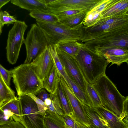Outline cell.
<instances>
[{
	"label": "cell",
	"instance_id": "cell-34",
	"mask_svg": "<svg viewBox=\"0 0 128 128\" xmlns=\"http://www.w3.org/2000/svg\"><path fill=\"white\" fill-rule=\"evenodd\" d=\"M94 11L92 12H90L89 13L86 18V22L87 23H90V22H92L93 19Z\"/></svg>",
	"mask_w": 128,
	"mask_h": 128
},
{
	"label": "cell",
	"instance_id": "cell-17",
	"mask_svg": "<svg viewBox=\"0 0 128 128\" xmlns=\"http://www.w3.org/2000/svg\"><path fill=\"white\" fill-rule=\"evenodd\" d=\"M64 80L74 95L82 104L92 107V102L87 94L82 90L66 73V77Z\"/></svg>",
	"mask_w": 128,
	"mask_h": 128
},
{
	"label": "cell",
	"instance_id": "cell-16",
	"mask_svg": "<svg viewBox=\"0 0 128 128\" xmlns=\"http://www.w3.org/2000/svg\"><path fill=\"white\" fill-rule=\"evenodd\" d=\"M0 108L12 120L21 122L20 102L18 97H16Z\"/></svg>",
	"mask_w": 128,
	"mask_h": 128
},
{
	"label": "cell",
	"instance_id": "cell-29",
	"mask_svg": "<svg viewBox=\"0 0 128 128\" xmlns=\"http://www.w3.org/2000/svg\"><path fill=\"white\" fill-rule=\"evenodd\" d=\"M31 97L36 103L39 111L42 113L46 114V112L48 110V107L45 104L44 102L38 98L33 94H28Z\"/></svg>",
	"mask_w": 128,
	"mask_h": 128
},
{
	"label": "cell",
	"instance_id": "cell-10",
	"mask_svg": "<svg viewBox=\"0 0 128 128\" xmlns=\"http://www.w3.org/2000/svg\"><path fill=\"white\" fill-rule=\"evenodd\" d=\"M30 64L42 82L55 64L49 51L48 46Z\"/></svg>",
	"mask_w": 128,
	"mask_h": 128
},
{
	"label": "cell",
	"instance_id": "cell-43",
	"mask_svg": "<svg viewBox=\"0 0 128 128\" xmlns=\"http://www.w3.org/2000/svg\"><path fill=\"white\" fill-rule=\"evenodd\" d=\"M124 3H125L124 2H120L118 3L114 6L115 8L117 10Z\"/></svg>",
	"mask_w": 128,
	"mask_h": 128
},
{
	"label": "cell",
	"instance_id": "cell-31",
	"mask_svg": "<svg viewBox=\"0 0 128 128\" xmlns=\"http://www.w3.org/2000/svg\"><path fill=\"white\" fill-rule=\"evenodd\" d=\"M66 128H74V120L71 117L66 114L62 116Z\"/></svg>",
	"mask_w": 128,
	"mask_h": 128
},
{
	"label": "cell",
	"instance_id": "cell-39",
	"mask_svg": "<svg viewBox=\"0 0 128 128\" xmlns=\"http://www.w3.org/2000/svg\"><path fill=\"white\" fill-rule=\"evenodd\" d=\"M111 25L104 24H103L100 28L101 29L104 30H108L110 29V27L111 26Z\"/></svg>",
	"mask_w": 128,
	"mask_h": 128
},
{
	"label": "cell",
	"instance_id": "cell-25",
	"mask_svg": "<svg viewBox=\"0 0 128 128\" xmlns=\"http://www.w3.org/2000/svg\"><path fill=\"white\" fill-rule=\"evenodd\" d=\"M17 20L14 16H11L6 11H0V22L3 26L5 24L14 23Z\"/></svg>",
	"mask_w": 128,
	"mask_h": 128
},
{
	"label": "cell",
	"instance_id": "cell-2",
	"mask_svg": "<svg viewBox=\"0 0 128 128\" xmlns=\"http://www.w3.org/2000/svg\"><path fill=\"white\" fill-rule=\"evenodd\" d=\"M74 58L86 82L92 85L106 74L109 64L96 52L83 47L80 48Z\"/></svg>",
	"mask_w": 128,
	"mask_h": 128
},
{
	"label": "cell",
	"instance_id": "cell-40",
	"mask_svg": "<svg viewBox=\"0 0 128 128\" xmlns=\"http://www.w3.org/2000/svg\"><path fill=\"white\" fill-rule=\"evenodd\" d=\"M128 2H125L124 3L122 6L118 9V10H122L125 9L126 8H128Z\"/></svg>",
	"mask_w": 128,
	"mask_h": 128
},
{
	"label": "cell",
	"instance_id": "cell-41",
	"mask_svg": "<svg viewBox=\"0 0 128 128\" xmlns=\"http://www.w3.org/2000/svg\"><path fill=\"white\" fill-rule=\"evenodd\" d=\"M45 104L48 106H49L52 103V100L49 98L46 99L44 101Z\"/></svg>",
	"mask_w": 128,
	"mask_h": 128
},
{
	"label": "cell",
	"instance_id": "cell-20",
	"mask_svg": "<svg viewBox=\"0 0 128 128\" xmlns=\"http://www.w3.org/2000/svg\"><path fill=\"white\" fill-rule=\"evenodd\" d=\"M29 14L36 21L40 22L53 23L59 21L56 15L48 11L37 10L30 12Z\"/></svg>",
	"mask_w": 128,
	"mask_h": 128
},
{
	"label": "cell",
	"instance_id": "cell-1",
	"mask_svg": "<svg viewBox=\"0 0 128 128\" xmlns=\"http://www.w3.org/2000/svg\"><path fill=\"white\" fill-rule=\"evenodd\" d=\"M92 85L99 96L102 107L128 125V114L124 109L126 97L121 94L106 74Z\"/></svg>",
	"mask_w": 128,
	"mask_h": 128
},
{
	"label": "cell",
	"instance_id": "cell-23",
	"mask_svg": "<svg viewBox=\"0 0 128 128\" xmlns=\"http://www.w3.org/2000/svg\"><path fill=\"white\" fill-rule=\"evenodd\" d=\"M59 48L74 58L77 54L81 45L77 41H71L56 45Z\"/></svg>",
	"mask_w": 128,
	"mask_h": 128
},
{
	"label": "cell",
	"instance_id": "cell-15",
	"mask_svg": "<svg viewBox=\"0 0 128 128\" xmlns=\"http://www.w3.org/2000/svg\"><path fill=\"white\" fill-rule=\"evenodd\" d=\"M60 75L54 64L42 81L44 88L50 93L54 94L56 92Z\"/></svg>",
	"mask_w": 128,
	"mask_h": 128
},
{
	"label": "cell",
	"instance_id": "cell-13",
	"mask_svg": "<svg viewBox=\"0 0 128 128\" xmlns=\"http://www.w3.org/2000/svg\"><path fill=\"white\" fill-rule=\"evenodd\" d=\"M94 108L105 120L110 128H128V125L103 107H98Z\"/></svg>",
	"mask_w": 128,
	"mask_h": 128
},
{
	"label": "cell",
	"instance_id": "cell-28",
	"mask_svg": "<svg viewBox=\"0 0 128 128\" xmlns=\"http://www.w3.org/2000/svg\"><path fill=\"white\" fill-rule=\"evenodd\" d=\"M0 73L6 84L10 87L11 80L12 78L11 70H6L0 64Z\"/></svg>",
	"mask_w": 128,
	"mask_h": 128
},
{
	"label": "cell",
	"instance_id": "cell-9",
	"mask_svg": "<svg viewBox=\"0 0 128 128\" xmlns=\"http://www.w3.org/2000/svg\"><path fill=\"white\" fill-rule=\"evenodd\" d=\"M59 80L68 98L74 120L89 128L90 124L84 112L82 103L76 97L60 75Z\"/></svg>",
	"mask_w": 128,
	"mask_h": 128
},
{
	"label": "cell",
	"instance_id": "cell-3",
	"mask_svg": "<svg viewBox=\"0 0 128 128\" xmlns=\"http://www.w3.org/2000/svg\"><path fill=\"white\" fill-rule=\"evenodd\" d=\"M13 82L17 95L32 94L36 96L44 88L42 82L37 75L30 64H23L11 70Z\"/></svg>",
	"mask_w": 128,
	"mask_h": 128
},
{
	"label": "cell",
	"instance_id": "cell-21",
	"mask_svg": "<svg viewBox=\"0 0 128 128\" xmlns=\"http://www.w3.org/2000/svg\"><path fill=\"white\" fill-rule=\"evenodd\" d=\"M14 91L7 85L0 76V97L2 101L1 106L15 98L16 97Z\"/></svg>",
	"mask_w": 128,
	"mask_h": 128
},
{
	"label": "cell",
	"instance_id": "cell-5",
	"mask_svg": "<svg viewBox=\"0 0 128 128\" xmlns=\"http://www.w3.org/2000/svg\"><path fill=\"white\" fill-rule=\"evenodd\" d=\"M20 101L21 122L26 128H45L46 114L40 112L34 100L28 94L18 96Z\"/></svg>",
	"mask_w": 128,
	"mask_h": 128
},
{
	"label": "cell",
	"instance_id": "cell-45",
	"mask_svg": "<svg viewBox=\"0 0 128 128\" xmlns=\"http://www.w3.org/2000/svg\"><path fill=\"white\" fill-rule=\"evenodd\" d=\"M2 105V101L0 97V108L1 107Z\"/></svg>",
	"mask_w": 128,
	"mask_h": 128
},
{
	"label": "cell",
	"instance_id": "cell-27",
	"mask_svg": "<svg viewBox=\"0 0 128 128\" xmlns=\"http://www.w3.org/2000/svg\"><path fill=\"white\" fill-rule=\"evenodd\" d=\"M83 12L78 10H69L53 14L56 16L59 20Z\"/></svg>",
	"mask_w": 128,
	"mask_h": 128
},
{
	"label": "cell",
	"instance_id": "cell-26",
	"mask_svg": "<svg viewBox=\"0 0 128 128\" xmlns=\"http://www.w3.org/2000/svg\"><path fill=\"white\" fill-rule=\"evenodd\" d=\"M50 98L52 100L55 110V112L62 116L65 114L59 100L56 95V92L54 94L50 93Z\"/></svg>",
	"mask_w": 128,
	"mask_h": 128
},
{
	"label": "cell",
	"instance_id": "cell-8",
	"mask_svg": "<svg viewBox=\"0 0 128 128\" xmlns=\"http://www.w3.org/2000/svg\"><path fill=\"white\" fill-rule=\"evenodd\" d=\"M55 46L58 57L66 72L82 90L87 94L86 86L87 82L75 58L60 50L56 45Z\"/></svg>",
	"mask_w": 128,
	"mask_h": 128
},
{
	"label": "cell",
	"instance_id": "cell-12",
	"mask_svg": "<svg viewBox=\"0 0 128 128\" xmlns=\"http://www.w3.org/2000/svg\"><path fill=\"white\" fill-rule=\"evenodd\" d=\"M85 114L90 123L89 128H110L105 120L94 108L82 104Z\"/></svg>",
	"mask_w": 128,
	"mask_h": 128
},
{
	"label": "cell",
	"instance_id": "cell-35",
	"mask_svg": "<svg viewBox=\"0 0 128 128\" xmlns=\"http://www.w3.org/2000/svg\"><path fill=\"white\" fill-rule=\"evenodd\" d=\"M74 128H88L80 122L74 120Z\"/></svg>",
	"mask_w": 128,
	"mask_h": 128
},
{
	"label": "cell",
	"instance_id": "cell-44",
	"mask_svg": "<svg viewBox=\"0 0 128 128\" xmlns=\"http://www.w3.org/2000/svg\"><path fill=\"white\" fill-rule=\"evenodd\" d=\"M3 26H2L0 22V35L1 34L2 32V28Z\"/></svg>",
	"mask_w": 128,
	"mask_h": 128
},
{
	"label": "cell",
	"instance_id": "cell-32",
	"mask_svg": "<svg viewBox=\"0 0 128 128\" xmlns=\"http://www.w3.org/2000/svg\"><path fill=\"white\" fill-rule=\"evenodd\" d=\"M36 96L44 102L46 99L50 98V94L47 92L45 89L43 88L40 90Z\"/></svg>",
	"mask_w": 128,
	"mask_h": 128
},
{
	"label": "cell",
	"instance_id": "cell-4",
	"mask_svg": "<svg viewBox=\"0 0 128 128\" xmlns=\"http://www.w3.org/2000/svg\"><path fill=\"white\" fill-rule=\"evenodd\" d=\"M36 22L45 37L48 46L77 41L80 39L78 30L70 29L59 21L53 23Z\"/></svg>",
	"mask_w": 128,
	"mask_h": 128
},
{
	"label": "cell",
	"instance_id": "cell-42",
	"mask_svg": "<svg viewBox=\"0 0 128 128\" xmlns=\"http://www.w3.org/2000/svg\"><path fill=\"white\" fill-rule=\"evenodd\" d=\"M114 19H110L106 21L105 24L109 25H111L114 23Z\"/></svg>",
	"mask_w": 128,
	"mask_h": 128
},
{
	"label": "cell",
	"instance_id": "cell-22",
	"mask_svg": "<svg viewBox=\"0 0 128 128\" xmlns=\"http://www.w3.org/2000/svg\"><path fill=\"white\" fill-rule=\"evenodd\" d=\"M85 13L83 12L60 20L59 21L70 29L78 30L82 20V19L83 18L82 15Z\"/></svg>",
	"mask_w": 128,
	"mask_h": 128
},
{
	"label": "cell",
	"instance_id": "cell-7",
	"mask_svg": "<svg viewBox=\"0 0 128 128\" xmlns=\"http://www.w3.org/2000/svg\"><path fill=\"white\" fill-rule=\"evenodd\" d=\"M26 57L24 64H30L48 47L47 42L42 30L36 24H32L24 43Z\"/></svg>",
	"mask_w": 128,
	"mask_h": 128
},
{
	"label": "cell",
	"instance_id": "cell-24",
	"mask_svg": "<svg viewBox=\"0 0 128 128\" xmlns=\"http://www.w3.org/2000/svg\"><path fill=\"white\" fill-rule=\"evenodd\" d=\"M86 91L92 102V107H102L99 96L92 85L87 83Z\"/></svg>",
	"mask_w": 128,
	"mask_h": 128
},
{
	"label": "cell",
	"instance_id": "cell-18",
	"mask_svg": "<svg viewBox=\"0 0 128 128\" xmlns=\"http://www.w3.org/2000/svg\"><path fill=\"white\" fill-rule=\"evenodd\" d=\"M46 113L44 120L45 128H66L62 116L48 110Z\"/></svg>",
	"mask_w": 128,
	"mask_h": 128
},
{
	"label": "cell",
	"instance_id": "cell-14",
	"mask_svg": "<svg viewBox=\"0 0 128 128\" xmlns=\"http://www.w3.org/2000/svg\"><path fill=\"white\" fill-rule=\"evenodd\" d=\"M11 2L30 12L37 10L48 11L44 0H11Z\"/></svg>",
	"mask_w": 128,
	"mask_h": 128
},
{
	"label": "cell",
	"instance_id": "cell-11",
	"mask_svg": "<svg viewBox=\"0 0 128 128\" xmlns=\"http://www.w3.org/2000/svg\"><path fill=\"white\" fill-rule=\"evenodd\" d=\"M96 52L103 57L111 66L115 64L118 66L123 62L128 63L127 49L124 48H110L97 49Z\"/></svg>",
	"mask_w": 128,
	"mask_h": 128
},
{
	"label": "cell",
	"instance_id": "cell-36",
	"mask_svg": "<svg viewBox=\"0 0 128 128\" xmlns=\"http://www.w3.org/2000/svg\"><path fill=\"white\" fill-rule=\"evenodd\" d=\"M106 3V2H104L100 4V5L98 6V12H101L103 11L105 8Z\"/></svg>",
	"mask_w": 128,
	"mask_h": 128
},
{
	"label": "cell",
	"instance_id": "cell-6",
	"mask_svg": "<svg viewBox=\"0 0 128 128\" xmlns=\"http://www.w3.org/2000/svg\"><path fill=\"white\" fill-rule=\"evenodd\" d=\"M27 27L24 21L17 20L9 31L6 49L7 60L10 64H14L17 61L25 41L24 34Z\"/></svg>",
	"mask_w": 128,
	"mask_h": 128
},
{
	"label": "cell",
	"instance_id": "cell-46",
	"mask_svg": "<svg viewBox=\"0 0 128 128\" xmlns=\"http://www.w3.org/2000/svg\"><path fill=\"white\" fill-rule=\"evenodd\" d=\"M0 76L2 77V76L1 75L0 73Z\"/></svg>",
	"mask_w": 128,
	"mask_h": 128
},
{
	"label": "cell",
	"instance_id": "cell-37",
	"mask_svg": "<svg viewBox=\"0 0 128 128\" xmlns=\"http://www.w3.org/2000/svg\"><path fill=\"white\" fill-rule=\"evenodd\" d=\"M118 44L122 48L126 47V44L127 45L128 44V41H126V40L124 39H122L119 41Z\"/></svg>",
	"mask_w": 128,
	"mask_h": 128
},
{
	"label": "cell",
	"instance_id": "cell-38",
	"mask_svg": "<svg viewBox=\"0 0 128 128\" xmlns=\"http://www.w3.org/2000/svg\"><path fill=\"white\" fill-rule=\"evenodd\" d=\"M10 1V0H0V10L2 7Z\"/></svg>",
	"mask_w": 128,
	"mask_h": 128
},
{
	"label": "cell",
	"instance_id": "cell-33",
	"mask_svg": "<svg viewBox=\"0 0 128 128\" xmlns=\"http://www.w3.org/2000/svg\"><path fill=\"white\" fill-rule=\"evenodd\" d=\"M12 120L6 115L0 108V124Z\"/></svg>",
	"mask_w": 128,
	"mask_h": 128
},
{
	"label": "cell",
	"instance_id": "cell-30",
	"mask_svg": "<svg viewBox=\"0 0 128 128\" xmlns=\"http://www.w3.org/2000/svg\"><path fill=\"white\" fill-rule=\"evenodd\" d=\"M0 128H26L21 122L11 120L0 124Z\"/></svg>",
	"mask_w": 128,
	"mask_h": 128
},
{
	"label": "cell",
	"instance_id": "cell-19",
	"mask_svg": "<svg viewBox=\"0 0 128 128\" xmlns=\"http://www.w3.org/2000/svg\"><path fill=\"white\" fill-rule=\"evenodd\" d=\"M56 93L65 114L68 115L74 119L68 98L60 80Z\"/></svg>",
	"mask_w": 128,
	"mask_h": 128
}]
</instances>
